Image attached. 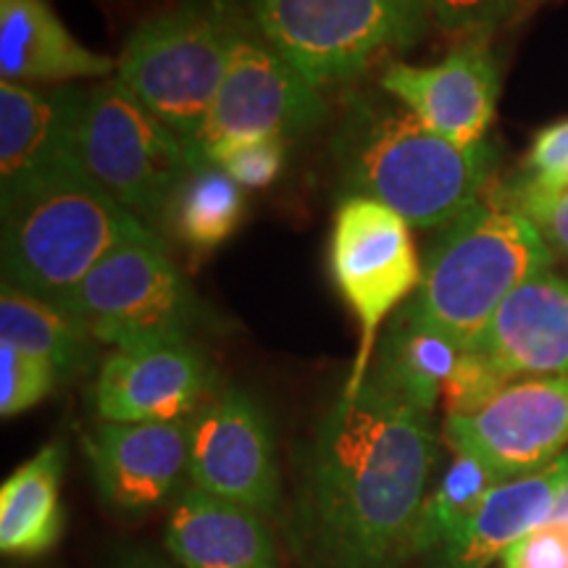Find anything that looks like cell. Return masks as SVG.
<instances>
[{
    "mask_svg": "<svg viewBox=\"0 0 568 568\" xmlns=\"http://www.w3.org/2000/svg\"><path fill=\"white\" fill-rule=\"evenodd\" d=\"M59 305L111 347L193 337L203 324V305L159 234L119 245Z\"/></svg>",
    "mask_w": 568,
    "mask_h": 568,
    "instance_id": "cell-8",
    "label": "cell"
},
{
    "mask_svg": "<svg viewBox=\"0 0 568 568\" xmlns=\"http://www.w3.org/2000/svg\"><path fill=\"white\" fill-rule=\"evenodd\" d=\"M155 234L95 180H69L3 211V282L59 305L111 251Z\"/></svg>",
    "mask_w": 568,
    "mask_h": 568,
    "instance_id": "cell-5",
    "label": "cell"
},
{
    "mask_svg": "<svg viewBox=\"0 0 568 568\" xmlns=\"http://www.w3.org/2000/svg\"><path fill=\"white\" fill-rule=\"evenodd\" d=\"M245 19L234 0H176L134 27L116 59V80L195 145Z\"/></svg>",
    "mask_w": 568,
    "mask_h": 568,
    "instance_id": "cell-4",
    "label": "cell"
},
{
    "mask_svg": "<svg viewBox=\"0 0 568 568\" xmlns=\"http://www.w3.org/2000/svg\"><path fill=\"white\" fill-rule=\"evenodd\" d=\"M166 550L180 568H280L264 516L190 485L174 497Z\"/></svg>",
    "mask_w": 568,
    "mask_h": 568,
    "instance_id": "cell-19",
    "label": "cell"
},
{
    "mask_svg": "<svg viewBox=\"0 0 568 568\" xmlns=\"http://www.w3.org/2000/svg\"><path fill=\"white\" fill-rule=\"evenodd\" d=\"M437 458L432 414L372 382L339 395L305 466L297 535L311 566H400Z\"/></svg>",
    "mask_w": 568,
    "mask_h": 568,
    "instance_id": "cell-1",
    "label": "cell"
},
{
    "mask_svg": "<svg viewBox=\"0 0 568 568\" xmlns=\"http://www.w3.org/2000/svg\"><path fill=\"white\" fill-rule=\"evenodd\" d=\"M445 439L500 481L542 471L568 450V376L508 382L477 408L445 416Z\"/></svg>",
    "mask_w": 568,
    "mask_h": 568,
    "instance_id": "cell-10",
    "label": "cell"
},
{
    "mask_svg": "<svg viewBox=\"0 0 568 568\" xmlns=\"http://www.w3.org/2000/svg\"><path fill=\"white\" fill-rule=\"evenodd\" d=\"M329 272L361 329L358 355L343 389V395H355L372 366L382 326L414 297L424 266L400 213L372 197L347 195L332 222Z\"/></svg>",
    "mask_w": 568,
    "mask_h": 568,
    "instance_id": "cell-9",
    "label": "cell"
},
{
    "mask_svg": "<svg viewBox=\"0 0 568 568\" xmlns=\"http://www.w3.org/2000/svg\"><path fill=\"white\" fill-rule=\"evenodd\" d=\"M111 55L90 51L67 30L48 0H0V77L17 84L109 80Z\"/></svg>",
    "mask_w": 568,
    "mask_h": 568,
    "instance_id": "cell-20",
    "label": "cell"
},
{
    "mask_svg": "<svg viewBox=\"0 0 568 568\" xmlns=\"http://www.w3.org/2000/svg\"><path fill=\"white\" fill-rule=\"evenodd\" d=\"M205 159L224 169L243 190H261L276 182L287 161L284 138H243L211 148Z\"/></svg>",
    "mask_w": 568,
    "mask_h": 568,
    "instance_id": "cell-29",
    "label": "cell"
},
{
    "mask_svg": "<svg viewBox=\"0 0 568 568\" xmlns=\"http://www.w3.org/2000/svg\"><path fill=\"white\" fill-rule=\"evenodd\" d=\"M245 216V190L224 169L205 159L184 176L169 203L166 224L195 253L224 245Z\"/></svg>",
    "mask_w": 568,
    "mask_h": 568,
    "instance_id": "cell-24",
    "label": "cell"
},
{
    "mask_svg": "<svg viewBox=\"0 0 568 568\" xmlns=\"http://www.w3.org/2000/svg\"><path fill=\"white\" fill-rule=\"evenodd\" d=\"M545 0H424L432 24L453 34H493L542 6Z\"/></svg>",
    "mask_w": 568,
    "mask_h": 568,
    "instance_id": "cell-28",
    "label": "cell"
},
{
    "mask_svg": "<svg viewBox=\"0 0 568 568\" xmlns=\"http://www.w3.org/2000/svg\"><path fill=\"white\" fill-rule=\"evenodd\" d=\"M506 568H568V524L548 521L516 542L506 556Z\"/></svg>",
    "mask_w": 568,
    "mask_h": 568,
    "instance_id": "cell-30",
    "label": "cell"
},
{
    "mask_svg": "<svg viewBox=\"0 0 568 568\" xmlns=\"http://www.w3.org/2000/svg\"><path fill=\"white\" fill-rule=\"evenodd\" d=\"M187 485L266 516L280 500L274 435L245 389L224 387L190 418Z\"/></svg>",
    "mask_w": 568,
    "mask_h": 568,
    "instance_id": "cell-13",
    "label": "cell"
},
{
    "mask_svg": "<svg viewBox=\"0 0 568 568\" xmlns=\"http://www.w3.org/2000/svg\"><path fill=\"white\" fill-rule=\"evenodd\" d=\"M216 368L193 337L113 347L98 368L92 406L101 422H184L219 393Z\"/></svg>",
    "mask_w": 568,
    "mask_h": 568,
    "instance_id": "cell-14",
    "label": "cell"
},
{
    "mask_svg": "<svg viewBox=\"0 0 568 568\" xmlns=\"http://www.w3.org/2000/svg\"><path fill=\"white\" fill-rule=\"evenodd\" d=\"M497 201L529 219V224L550 247L552 258L568 261V176L542 180V176L521 174L503 190Z\"/></svg>",
    "mask_w": 568,
    "mask_h": 568,
    "instance_id": "cell-26",
    "label": "cell"
},
{
    "mask_svg": "<svg viewBox=\"0 0 568 568\" xmlns=\"http://www.w3.org/2000/svg\"><path fill=\"white\" fill-rule=\"evenodd\" d=\"M493 34H474L432 67L393 61L382 71V90L432 132L456 145L485 142L493 126L500 71L493 53Z\"/></svg>",
    "mask_w": 568,
    "mask_h": 568,
    "instance_id": "cell-15",
    "label": "cell"
},
{
    "mask_svg": "<svg viewBox=\"0 0 568 568\" xmlns=\"http://www.w3.org/2000/svg\"><path fill=\"white\" fill-rule=\"evenodd\" d=\"M458 358V345L418 326L400 308L387 337L376 347L364 382H372L382 393L400 397L424 414H435Z\"/></svg>",
    "mask_w": 568,
    "mask_h": 568,
    "instance_id": "cell-21",
    "label": "cell"
},
{
    "mask_svg": "<svg viewBox=\"0 0 568 568\" xmlns=\"http://www.w3.org/2000/svg\"><path fill=\"white\" fill-rule=\"evenodd\" d=\"M552 253L527 216L479 201L447 224L424 261L422 284L403 311L460 351L477 339L506 297L548 272Z\"/></svg>",
    "mask_w": 568,
    "mask_h": 568,
    "instance_id": "cell-3",
    "label": "cell"
},
{
    "mask_svg": "<svg viewBox=\"0 0 568 568\" xmlns=\"http://www.w3.org/2000/svg\"><path fill=\"white\" fill-rule=\"evenodd\" d=\"M67 450L45 445L0 487V550L32 558L51 550L61 537V479Z\"/></svg>",
    "mask_w": 568,
    "mask_h": 568,
    "instance_id": "cell-22",
    "label": "cell"
},
{
    "mask_svg": "<svg viewBox=\"0 0 568 568\" xmlns=\"http://www.w3.org/2000/svg\"><path fill=\"white\" fill-rule=\"evenodd\" d=\"M0 343L51 361L61 379L90 372L101 345L67 308L9 282L0 290Z\"/></svg>",
    "mask_w": 568,
    "mask_h": 568,
    "instance_id": "cell-23",
    "label": "cell"
},
{
    "mask_svg": "<svg viewBox=\"0 0 568 568\" xmlns=\"http://www.w3.org/2000/svg\"><path fill=\"white\" fill-rule=\"evenodd\" d=\"M205 155L142 105L116 77L88 90L82 166L90 180L148 226L166 222L169 203Z\"/></svg>",
    "mask_w": 568,
    "mask_h": 568,
    "instance_id": "cell-7",
    "label": "cell"
},
{
    "mask_svg": "<svg viewBox=\"0 0 568 568\" xmlns=\"http://www.w3.org/2000/svg\"><path fill=\"white\" fill-rule=\"evenodd\" d=\"M464 355L497 385L568 376V276L548 268L524 282Z\"/></svg>",
    "mask_w": 568,
    "mask_h": 568,
    "instance_id": "cell-17",
    "label": "cell"
},
{
    "mask_svg": "<svg viewBox=\"0 0 568 568\" xmlns=\"http://www.w3.org/2000/svg\"><path fill=\"white\" fill-rule=\"evenodd\" d=\"M347 193L400 213L408 226L445 230L479 203L495 153L485 142L464 148L397 105L368 103L337 134Z\"/></svg>",
    "mask_w": 568,
    "mask_h": 568,
    "instance_id": "cell-2",
    "label": "cell"
},
{
    "mask_svg": "<svg viewBox=\"0 0 568 568\" xmlns=\"http://www.w3.org/2000/svg\"><path fill=\"white\" fill-rule=\"evenodd\" d=\"M326 116L322 90L274 51L261 32L243 21L230 67L195 145L211 148L243 138H295Z\"/></svg>",
    "mask_w": 568,
    "mask_h": 568,
    "instance_id": "cell-11",
    "label": "cell"
},
{
    "mask_svg": "<svg viewBox=\"0 0 568 568\" xmlns=\"http://www.w3.org/2000/svg\"><path fill=\"white\" fill-rule=\"evenodd\" d=\"M113 568H180V566L169 564V560L153 556V552L148 550H130L116 560V566Z\"/></svg>",
    "mask_w": 568,
    "mask_h": 568,
    "instance_id": "cell-32",
    "label": "cell"
},
{
    "mask_svg": "<svg viewBox=\"0 0 568 568\" xmlns=\"http://www.w3.org/2000/svg\"><path fill=\"white\" fill-rule=\"evenodd\" d=\"M88 90L0 82V209L80 180Z\"/></svg>",
    "mask_w": 568,
    "mask_h": 568,
    "instance_id": "cell-12",
    "label": "cell"
},
{
    "mask_svg": "<svg viewBox=\"0 0 568 568\" xmlns=\"http://www.w3.org/2000/svg\"><path fill=\"white\" fill-rule=\"evenodd\" d=\"M500 485L493 471L479 460L460 456L450 460L437 485L429 489L422 510H418L408 539V558L437 552L464 524L477 514L489 489Z\"/></svg>",
    "mask_w": 568,
    "mask_h": 568,
    "instance_id": "cell-25",
    "label": "cell"
},
{
    "mask_svg": "<svg viewBox=\"0 0 568 568\" xmlns=\"http://www.w3.org/2000/svg\"><path fill=\"white\" fill-rule=\"evenodd\" d=\"M568 489V450L542 471L500 481L468 521L437 550L429 568H487L545 527Z\"/></svg>",
    "mask_w": 568,
    "mask_h": 568,
    "instance_id": "cell-18",
    "label": "cell"
},
{
    "mask_svg": "<svg viewBox=\"0 0 568 568\" xmlns=\"http://www.w3.org/2000/svg\"><path fill=\"white\" fill-rule=\"evenodd\" d=\"M59 379V368L51 361L0 343V416L3 418L38 406L53 393Z\"/></svg>",
    "mask_w": 568,
    "mask_h": 568,
    "instance_id": "cell-27",
    "label": "cell"
},
{
    "mask_svg": "<svg viewBox=\"0 0 568 568\" xmlns=\"http://www.w3.org/2000/svg\"><path fill=\"white\" fill-rule=\"evenodd\" d=\"M245 13L318 90L353 80L374 55L422 40L424 0H245Z\"/></svg>",
    "mask_w": 568,
    "mask_h": 568,
    "instance_id": "cell-6",
    "label": "cell"
},
{
    "mask_svg": "<svg viewBox=\"0 0 568 568\" xmlns=\"http://www.w3.org/2000/svg\"><path fill=\"white\" fill-rule=\"evenodd\" d=\"M92 479L119 514H148L182 493L190 464V418L184 422H101L84 437Z\"/></svg>",
    "mask_w": 568,
    "mask_h": 568,
    "instance_id": "cell-16",
    "label": "cell"
},
{
    "mask_svg": "<svg viewBox=\"0 0 568 568\" xmlns=\"http://www.w3.org/2000/svg\"><path fill=\"white\" fill-rule=\"evenodd\" d=\"M524 174L542 176V180H566L568 176V119L537 132L531 142Z\"/></svg>",
    "mask_w": 568,
    "mask_h": 568,
    "instance_id": "cell-31",
    "label": "cell"
}]
</instances>
